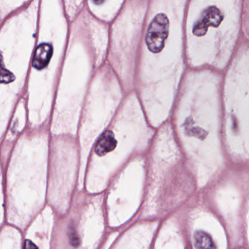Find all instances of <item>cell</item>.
<instances>
[{
  "instance_id": "obj_1",
  "label": "cell",
  "mask_w": 249,
  "mask_h": 249,
  "mask_svg": "<svg viewBox=\"0 0 249 249\" xmlns=\"http://www.w3.org/2000/svg\"><path fill=\"white\" fill-rule=\"evenodd\" d=\"M187 0H151L137 56L135 81L152 95L174 93L187 69Z\"/></svg>"
},
{
  "instance_id": "obj_2",
  "label": "cell",
  "mask_w": 249,
  "mask_h": 249,
  "mask_svg": "<svg viewBox=\"0 0 249 249\" xmlns=\"http://www.w3.org/2000/svg\"><path fill=\"white\" fill-rule=\"evenodd\" d=\"M243 0H187L186 64L224 72L242 35Z\"/></svg>"
},
{
  "instance_id": "obj_3",
  "label": "cell",
  "mask_w": 249,
  "mask_h": 249,
  "mask_svg": "<svg viewBox=\"0 0 249 249\" xmlns=\"http://www.w3.org/2000/svg\"><path fill=\"white\" fill-rule=\"evenodd\" d=\"M151 0H125L109 24L107 62L124 87L135 82L137 56Z\"/></svg>"
},
{
  "instance_id": "obj_4",
  "label": "cell",
  "mask_w": 249,
  "mask_h": 249,
  "mask_svg": "<svg viewBox=\"0 0 249 249\" xmlns=\"http://www.w3.org/2000/svg\"><path fill=\"white\" fill-rule=\"evenodd\" d=\"M125 0H84V7L91 16L110 24L122 8Z\"/></svg>"
},
{
  "instance_id": "obj_5",
  "label": "cell",
  "mask_w": 249,
  "mask_h": 249,
  "mask_svg": "<svg viewBox=\"0 0 249 249\" xmlns=\"http://www.w3.org/2000/svg\"><path fill=\"white\" fill-rule=\"evenodd\" d=\"M116 142H117L113 132L107 131L103 134L96 144V154L103 156L111 152L116 148Z\"/></svg>"
},
{
  "instance_id": "obj_6",
  "label": "cell",
  "mask_w": 249,
  "mask_h": 249,
  "mask_svg": "<svg viewBox=\"0 0 249 249\" xmlns=\"http://www.w3.org/2000/svg\"><path fill=\"white\" fill-rule=\"evenodd\" d=\"M194 241H195V246L197 248H206V249L214 248L212 239L208 234L203 231H197L195 233L194 235Z\"/></svg>"
}]
</instances>
